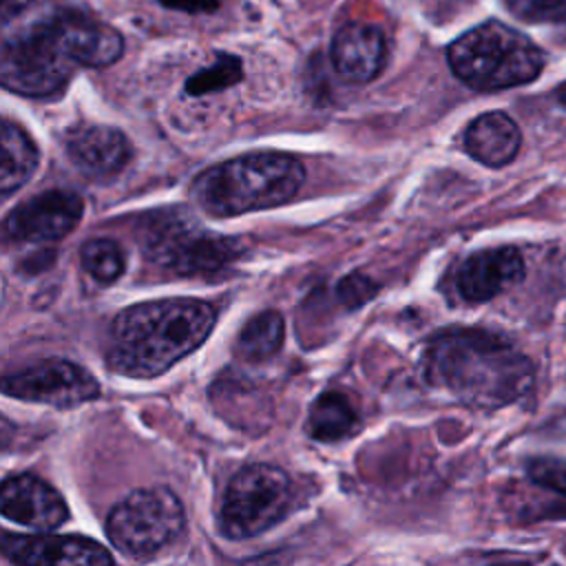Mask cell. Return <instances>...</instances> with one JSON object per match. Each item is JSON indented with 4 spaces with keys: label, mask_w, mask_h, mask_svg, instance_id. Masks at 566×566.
Here are the masks:
<instances>
[{
    "label": "cell",
    "mask_w": 566,
    "mask_h": 566,
    "mask_svg": "<svg viewBox=\"0 0 566 566\" xmlns=\"http://www.w3.org/2000/svg\"><path fill=\"white\" fill-rule=\"evenodd\" d=\"M422 378L455 400L495 409L520 400L535 380L533 363L511 340L478 327L436 334L420 360Z\"/></svg>",
    "instance_id": "obj_1"
},
{
    "label": "cell",
    "mask_w": 566,
    "mask_h": 566,
    "mask_svg": "<svg viewBox=\"0 0 566 566\" xmlns=\"http://www.w3.org/2000/svg\"><path fill=\"white\" fill-rule=\"evenodd\" d=\"M217 310L199 298H161L122 310L108 336L106 365L128 378H153L195 352L212 332Z\"/></svg>",
    "instance_id": "obj_2"
},
{
    "label": "cell",
    "mask_w": 566,
    "mask_h": 566,
    "mask_svg": "<svg viewBox=\"0 0 566 566\" xmlns=\"http://www.w3.org/2000/svg\"><path fill=\"white\" fill-rule=\"evenodd\" d=\"M303 164L285 153H250L217 164L195 177L190 197L212 217H237L274 208L296 197Z\"/></svg>",
    "instance_id": "obj_3"
},
{
    "label": "cell",
    "mask_w": 566,
    "mask_h": 566,
    "mask_svg": "<svg viewBox=\"0 0 566 566\" xmlns=\"http://www.w3.org/2000/svg\"><path fill=\"white\" fill-rule=\"evenodd\" d=\"M449 66L475 91H502L533 82L544 69V53L522 31L489 20L451 42Z\"/></svg>",
    "instance_id": "obj_4"
},
{
    "label": "cell",
    "mask_w": 566,
    "mask_h": 566,
    "mask_svg": "<svg viewBox=\"0 0 566 566\" xmlns=\"http://www.w3.org/2000/svg\"><path fill=\"white\" fill-rule=\"evenodd\" d=\"M60 13L53 11L4 38L0 80L7 91L27 97H46L57 93L80 66Z\"/></svg>",
    "instance_id": "obj_5"
},
{
    "label": "cell",
    "mask_w": 566,
    "mask_h": 566,
    "mask_svg": "<svg viewBox=\"0 0 566 566\" xmlns=\"http://www.w3.org/2000/svg\"><path fill=\"white\" fill-rule=\"evenodd\" d=\"M146 259L166 272L179 276L212 274L230 265L241 243L232 237L201 228L184 210L159 212L157 219L146 221L139 239Z\"/></svg>",
    "instance_id": "obj_6"
},
{
    "label": "cell",
    "mask_w": 566,
    "mask_h": 566,
    "mask_svg": "<svg viewBox=\"0 0 566 566\" xmlns=\"http://www.w3.org/2000/svg\"><path fill=\"white\" fill-rule=\"evenodd\" d=\"M294 489L290 475L272 464H248L223 493L217 526L228 539L254 537L285 517Z\"/></svg>",
    "instance_id": "obj_7"
},
{
    "label": "cell",
    "mask_w": 566,
    "mask_h": 566,
    "mask_svg": "<svg viewBox=\"0 0 566 566\" xmlns=\"http://www.w3.org/2000/svg\"><path fill=\"white\" fill-rule=\"evenodd\" d=\"M184 526V506L170 489H142L115 504L106 535L133 559H146L170 544Z\"/></svg>",
    "instance_id": "obj_8"
},
{
    "label": "cell",
    "mask_w": 566,
    "mask_h": 566,
    "mask_svg": "<svg viewBox=\"0 0 566 566\" xmlns=\"http://www.w3.org/2000/svg\"><path fill=\"white\" fill-rule=\"evenodd\" d=\"M2 391L11 398L42 402L51 407H75L99 396L97 380L80 365L62 358H46L2 380Z\"/></svg>",
    "instance_id": "obj_9"
},
{
    "label": "cell",
    "mask_w": 566,
    "mask_h": 566,
    "mask_svg": "<svg viewBox=\"0 0 566 566\" xmlns=\"http://www.w3.org/2000/svg\"><path fill=\"white\" fill-rule=\"evenodd\" d=\"M2 553L18 566H115L111 553L80 535L2 533Z\"/></svg>",
    "instance_id": "obj_10"
},
{
    "label": "cell",
    "mask_w": 566,
    "mask_h": 566,
    "mask_svg": "<svg viewBox=\"0 0 566 566\" xmlns=\"http://www.w3.org/2000/svg\"><path fill=\"white\" fill-rule=\"evenodd\" d=\"M82 212L84 201L80 195L46 190L7 214L4 234L15 241H60L77 226Z\"/></svg>",
    "instance_id": "obj_11"
},
{
    "label": "cell",
    "mask_w": 566,
    "mask_h": 566,
    "mask_svg": "<svg viewBox=\"0 0 566 566\" xmlns=\"http://www.w3.org/2000/svg\"><path fill=\"white\" fill-rule=\"evenodd\" d=\"M0 506L4 517L40 533L62 526L69 517L64 497L51 484L29 473H18L2 482Z\"/></svg>",
    "instance_id": "obj_12"
},
{
    "label": "cell",
    "mask_w": 566,
    "mask_h": 566,
    "mask_svg": "<svg viewBox=\"0 0 566 566\" xmlns=\"http://www.w3.org/2000/svg\"><path fill=\"white\" fill-rule=\"evenodd\" d=\"M524 279V259L517 248L502 245L471 254L458 270L455 285L464 301L484 303Z\"/></svg>",
    "instance_id": "obj_13"
},
{
    "label": "cell",
    "mask_w": 566,
    "mask_h": 566,
    "mask_svg": "<svg viewBox=\"0 0 566 566\" xmlns=\"http://www.w3.org/2000/svg\"><path fill=\"white\" fill-rule=\"evenodd\" d=\"M387 57L385 35L378 27L371 24H345L336 31L332 40V64L334 71L356 84L374 80Z\"/></svg>",
    "instance_id": "obj_14"
},
{
    "label": "cell",
    "mask_w": 566,
    "mask_h": 566,
    "mask_svg": "<svg viewBox=\"0 0 566 566\" xmlns=\"http://www.w3.org/2000/svg\"><path fill=\"white\" fill-rule=\"evenodd\" d=\"M130 153L126 135L113 126H84L66 139L69 159L91 179H106L119 172L128 164Z\"/></svg>",
    "instance_id": "obj_15"
},
{
    "label": "cell",
    "mask_w": 566,
    "mask_h": 566,
    "mask_svg": "<svg viewBox=\"0 0 566 566\" xmlns=\"http://www.w3.org/2000/svg\"><path fill=\"white\" fill-rule=\"evenodd\" d=\"M520 144L522 133L515 119L502 111L478 115L464 130V148L475 161L489 168L511 164L520 150Z\"/></svg>",
    "instance_id": "obj_16"
},
{
    "label": "cell",
    "mask_w": 566,
    "mask_h": 566,
    "mask_svg": "<svg viewBox=\"0 0 566 566\" xmlns=\"http://www.w3.org/2000/svg\"><path fill=\"white\" fill-rule=\"evenodd\" d=\"M358 427L360 418L352 398L336 389H329L314 400L305 424L307 433L318 442H338L356 433Z\"/></svg>",
    "instance_id": "obj_17"
},
{
    "label": "cell",
    "mask_w": 566,
    "mask_h": 566,
    "mask_svg": "<svg viewBox=\"0 0 566 566\" xmlns=\"http://www.w3.org/2000/svg\"><path fill=\"white\" fill-rule=\"evenodd\" d=\"M2 170H0V192L7 197L18 190L38 168V148L29 135L13 124L2 119Z\"/></svg>",
    "instance_id": "obj_18"
},
{
    "label": "cell",
    "mask_w": 566,
    "mask_h": 566,
    "mask_svg": "<svg viewBox=\"0 0 566 566\" xmlns=\"http://www.w3.org/2000/svg\"><path fill=\"white\" fill-rule=\"evenodd\" d=\"M283 316L276 310H265L252 316L239 332L234 352L241 360L261 363L274 356L283 345Z\"/></svg>",
    "instance_id": "obj_19"
},
{
    "label": "cell",
    "mask_w": 566,
    "mask_h": 566,
    "mask_svg": "<svg viewBox=\"0 0 566 566\" xmlns=\"http://www.w3.org/2000/svg\"><path fill=\"white\" fill-rule=\"evenodd\" d=\"M82 268L97 281V283H113L124 272V252L111 239H91L80 250Z\"/></svg>",
    "instance_id": "obj_20"
},
{
    "label": "cell",
    "mask_w": 566,
    "mask_h": 566,
    "mask_svg": "<svg viewBox=\"0 0 566 566\" xmlns=\"http://www.w3.org/2000/svg\"><path fill=\"white\" fill-rule=\"evenodd\" d=\"M241 75H243V69H241L239 57L219 53L217 60L210 66H206L199 73L188 77L186 93L195 95V97H201L206 93H214V91H221V88H228V86L237 84L241 80Z\"/></svg>",
    "instance_id": "obj_21"
},
{
    "label": "cell",
    "mask_w": 566,
    "mask_h": 566,
    "mask_svg": "<svg viewBox=\"0 0 566 566\" xmlns=\"http://www.w3.org/2000/svg\"><path fill=\"white\" fill-rule=\"evenodd\" d=\"M504 4L524 22H557L566 18V0H504Z\"/></svg>",
    "instance_id": "obj_22"
},
{
    "label": "cell",
    "mask_w": 566,
    "mask_h": 566,
    "mask_svg": "<svg viewBox=\"0 0 566 566\" xmlns=\"http://www.w3.org/2000/svg\"><path fill=\"white\" fill-rule=\"evenodd\" d=\"M526 475L537 486L566 495V460H562V458H535L526 464Z\"/></svg>",
    "instance_id": "obj_23"
},
{
    "label": "cell",
    "mask_w": 566,
    "mask_h": 566,
    "mask_svg": "<svg viewBox=\"0 0 566 566\" xmlns=\"http://www.w3.org/2000/svg\"><path fill=\"white\" fill-rule=\"evenodd\" d=\"M378 292V283L363 274V272H352L347 276H343L336 285V296L345 307H360L363 303H367L371 296H376Z\"/></svg>",
    "instance_id": "obj_24"
},
{
    "label": "cell",
    "mask_w": 566,
    "mask_h": 566,
    "mask_svg": "<svg viewBox=\"0 0 566 566\" xmlns=\"http://www.w3.org/2000/svg\"><path fill=\"white\" fill-rule=\"evenodd\" d=\"M168 9H179L186 13H210L219 7V0H159Z\"/></svg>",
    "instance_id": "obj_25"
},
{
    "label": "cell",
    "mask_w": 566,
    "mask_h": 566,
    "mask_svg": "<svg viewBox=\"0 0 566 566\" xmlns=\"http://www.w3.org/2000/svg\"><path fill=\"white\" fill-rule=\"evenodd\" d=\"M44 0H0V13H2V22H9L13 18H18L20 13H24L27 9H31L33 4H40Z\"/></svg>",
    "instance_id": "obj_26"
},
{
    "label": "cell",
    "mask_w": 566,
    "mask_h": 566,
    "mask_svg": "<svg viewBox=\"0 0 566 566\" xmlns=\"http://www.w3.org/2000/svg\"><path fill=\"white\" fill-rule=\"evenodd\" d=\"M557 99H559L562 104H566V82L557 88Z\"/></svg>",
    "instance_id": "obj_27"
}]
</instances>
